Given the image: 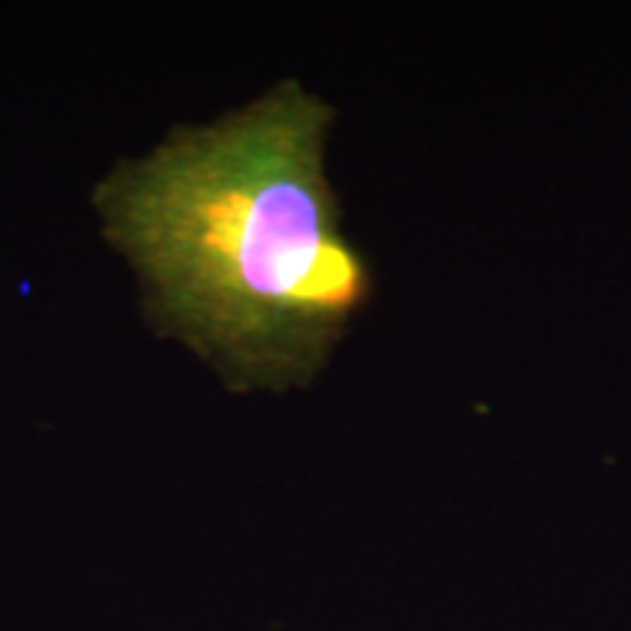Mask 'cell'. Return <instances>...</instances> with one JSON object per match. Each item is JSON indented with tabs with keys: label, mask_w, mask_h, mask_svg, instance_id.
<instances>
[{
	"label": "cell",
	"mask_w": 631,
	"mask_h": 631,
	"mask_svg": "<svg viewBox=\"0 0 631 631\" xmlns=\"http://www.w3.org/2000/svg\"><path fill=\"white\" fill-rule=\"evenodd\" d=\"M327 126L331 109L284 82L99 191L155 316L237 389L307 383L371 293L325 176Z\"/></svg>",
	"instance_id": "cell-1"
}]
</instances>
